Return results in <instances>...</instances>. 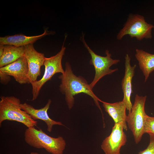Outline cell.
Returning a JSON list of instances; mask_svg holds the SVG:
<instances>
[{
  "label": "cell",
  "instance_id": "1",
  "mask_svg": "<svg viewBox=\"0 0 154 154\" xmlns=\"http://www.w3.org/2000/svg\"><path fill=\"white\" fill-rule=\"evenodd\" d=\"M65 67L64 73L58 77L61 80L59 90L65 95V100L69 109H71L74 106V97L78 94L83 93L89 96L93 99L103 116L99 102L101 100L94 93L86 80L82 76H77L75 75L68 62H66Z\"/></svg>",
  "mask_w": 154,
  "mask_h": 154
},
{
  "label": "cell",
  "instance_id": "2",
  "mask_svg": "<svg viewBox=\"0 0 154 154\" xmlns=\"http://www.w3.org/2000/svg\"><path fill=\"white\" fill-rule=\"evenodd\" d=\"M25 142L37 149H44L52 154H62L66 146V141L62 136H50L40 129L34 127L27 128L24 133Z\"/></svg>",
  "mask_w": 154,
  "mask_h": 154
},
{
  "label": "cell",
  "instance_id": "3",
  "mask_svg": "<svg viewBox=\"0 0 154 154\" xmlns=\"http://www.w3.org/2000/svg\"><path fill=\"white\" fill-rule=\"evenodd\" d=\"M20 100L14 96H1L0 101V126L6 120L16 121L27 128L36 126L37 121L22 109Z\"/></svg>",
  "mask_w": 154,
  "mask_h": 154
},
{
  "label": "cell",
  "instance_id": "4",
  "mask_svg": "<svg viewBox=\"0 0 154 154\" xmlns=\"http://www.w3.org/2000/svg\"><path fill=\"white\" fill-rule=\"evenodd\" d=\"M154 28L153 25L145 21L143 16L130 14L123 27L117 35V38L121 40L125 36L128 35L131 38L135 37L139 40L144 38L151 39L152 30Z\"/></svg>",
  "mask_w": 154,
  "mask_h": 154
},
{
  "label": "cell",
  "instance_id": "5",
  "mask_svg": "<svg viewBox=\"0 0 154 154\" xmlns=\"http://www.w3.org/2000/svg\"><path fill=\"white\" fill-rule=\"evenodd\" d=\"M147 96L135 95L133 104L130 113L127 116L126 121L129 129L132 132L135 141L137 144L145 133V118L146 114L145 106Z\"/></svg>",
  "mask_w": 154,
  "mask_h": 154
},
{
  "label": "cell",
  "instance_id": "6",
  "mask_svg": "<svg viewBox=\"0 0 154 154\" xmlns=\"http://www.w3.org/2000/svg\"><path fill=\"white\" fill-rule=\"evenodd\" d=\"M82 41L85 47L90 54L91 58L90 64L94 67L95 74L92 82L89 84L91 88L92 89L96 84L102 77L107 75H110L118 70L117 68L112 69L110 68L112 65L117 64L120 61L119 59H113L111 57V54L109 51H105V56L99 55L95 53L88 46L85 41L84 35L81 38Z\"/></svg>",
  "mask_w": 154,
  "mask_h": 154
},
{
  "label": "cell",
  "instance_id": "7",
  "mask_svg": "<svg viewBox=\"0 0 154 154\" xmlns=\"http://www.w3.org/2000/svg\"><path fill=\"white\" fill-rule=\"evenodd\" d=\"M66 48L64 44L60 51L56 55L49 58H45L43 65L45 67L44 75L38 80L31 83L32 86V101L38 97L40 90L44 84L57 73L64 72L62 64V60Z\"/></svg>",
  "mask_w": 154,
  "mask_h": 154
},
{
  "label": "cell",
  "instance_id": "8",
  "mask_svg": "<svg viewBox=\"0 0 154 154\" xmlns=\"http://www.w3.org/2000/svg\"><path fill=\"white\" fill-rule=\"evenodd\" d=\"M122 122L115 123L110 135L103 141L101 145L105 154H120L121 147L125 144L127 136Z\"/></svg>",
  "mask_w": 154,
  "mask_h": 154
},
{
  "label": "cell",
  "instance_id": "9",
  "mask_svg": "<svg viewBox=\"0 0 154 154\" xmlns=\"http://www.w3.org/2000/svg\"><path fill=\"white\" fill-rule=\"evenodd\" d=\"M24 56L27 60L29 68L28 77L30 83L37 80L40 75L41 66L43 65L45 57L44 54L37 52L33 44L24 46Z\"/></svg>",
  "mask_w": 154,
  "mask_h": 154
},
{
  "label": "cell",
  "instance_id": "10",
  "mask_svg": "<svg viewBox=\"0 0 154 154\" xmlns=\"http://www.w3.org/2000/svg\"><path fill=\"white\" fill-rule=\"evenodd\" d=\"M0 71L13 76L20 84L30 83L28 77V65L24 56L12 63L0 68Z\"/></svg>",
  "mask_w": 154,
  "mask_h": 154
},
{
  "label": "cell",
  "instance_id": "11",
  "mask_svg": "<svg viewBox=\"0 0 154 154\" xmlns=\"http://www.w3.org/2000/svg\"><path fill=\"white\" fill-rule=\"evenodd\" d=\"M130 61V56L128 54H126L125 56L124 75L121 83L123 94L122 101L126 104V109L128 111L129 113L131 112L133 106L131 101V96L133 92L132 82L137 66L136 64L131 66Z\"/></svg>",
  "mask_w": 154,
  "mask_h": 154
},
{
  "label": "cell",
  "instance_id": "12",
  "mask_svg": "<svg viewBox=\"0 0 154 154\" xmlns=\"http://www.w3.org/2000/svg\"><path fill=\"white\" fill-rule=\"evenodd\" d=\"M51 100L49 99L44 107L40 109H36L32 106L26 103L21 104L22 109L28 114L34 120L39 119L44 121L47 126V130L49 132L52 130L53 126L55 125L64 126L61 122L55 121L48 116L47 111L49 109Z\"/></svg>",
  "mask_w": 154,
  "mask_h": 154
},
{
  "label": "cell",
  "instance_id": "13",
  "mask_svg": "<svg viewBox=\"0 0 154 154\" xmlns=\"http://www.w3.org/2000/svg\"><path fill=\"white\" fill-rule=\"evenodd\" d=\"M106 112L112 118L115 123L122 122L125 130L127 129L126 121L127 116L126 114V106L123 101L110 103L101 100Z\"/></svg>",
  "mask_w": 154,
  "mask_h": 154
},
{
  "label": "cell",
  "instance_id": "14",
  "mask_svg": "<svg viewBox=\"0 0 154 154\" xmlns=\"http://www.w3.org/2000/svg\"><path fill=\"white\" fill-rule=\"evenodd\" d=\"M51 33L45 30L42 34L37 36H28L19 34L1 37L0 44L11 45L17 47L24 46L29 44H33L37 40Z\"/></svg>",
  "mask_w": 154,
  "mask_h": 154
},
{
  "label": "cell",
  "instance_id": "15",
  "mask_svg": "<svg viewBox=\"0 0 154 154\" xmlns=\"http://www.w3.org/2000/svg\"><path fill=\"white\" fill-rule=\"evenodd\" d=\"M135 56L145 76L144 82H145L150 74L154 70V54L149 53L142 49H137Z\"/></svg>",
  "mask_w": 154,
  "mask_h": 154
},
{
  "label": "cell",
  "instance_id": "16",
  "mask_svg": "<svg viewBox=\"0 0 154 154\" xmlns=\"http://www.w3.org/2000/svg\"><path fill=\"white\" fill-rule=\"evenodd\" d=\"M24 46L4 45L3 53L0 57V68L16 61L24 56Z\"/></svg>",
  "mask_w": 154,
  "mask_h": 154
},
{
  "label": "cell",
  "instance_id": "17",
  "mask_svg": "<svg viewBox=\"0 0 154 154\" xmlns=\"http://www.w3.org/2000/svg\"><path fill=\"white\" fill-rule=\"evenodd\" d=\"M145 133L154 134V117H151L146 114L145 118Z\"/></svg>",
  "mask_w": 154,
  "mask_h": 154
},
{
  "label": "cell",
  "instance_id": "18",
  "mask_svg": "<svg viewBox=\"0 0 154 154\" xmlns=\"http://www.w3.org/2000/svg\"><path fill=\"white\" fill-rule=\"evenodd\" d=\"M150 141L147 148L140 151L138 154H154V134H150Z\"/></svg>",
  "mask_w": 154,
  "mask_h": 154
},
{
  "label": "cell",
  "instance_id": "19",
  "mask_svg": "<svg viewBox=\"0 0 154 154\" xmlns=\"http://www.w3.org/2000/svg\"><path fill=\"white\" fill-rule=\"evenodd\" d=\"M0 82L2 84H6L11 80L10 76L0 71Z\"/></svg>",
  "mask_w": 154,
  "mask_h": 154
},
{
  "label": "cell",
  "instance_id": "20",
  "mask_svg": "<svg viewBox=\"0 0 154 154\" xmlns=\"http://www.w3.org/2000/svg\"><path fill=\"white\" fill-rule=\"evenodd\" d=\"M4 45L0 44V57L2 56L4 51Z\"/></svg>",
  "mask_w": 154,
  "mask_h": 154
},
{
  "label": "cell",
  "instance_id": "21",
  "mask_svg": "<svg viewBox=\"0 0 154 154\" xmlns=\"http://www.w3.org/2000/svg\"><path fill=\"white\" fill-rule=\"evenodd\" d=\"M30 154H39L37 152H31L30 153Z\"/></svg>",
  "mask_w": 154,
  "mask_h": 154
}]
</instances>
